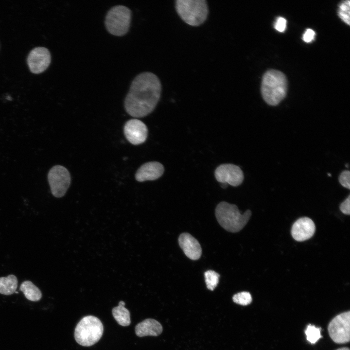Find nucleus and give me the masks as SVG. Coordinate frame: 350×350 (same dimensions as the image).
Here are the masks:
<instances>
[{"instance_id": "1", "label": "nucleus", "mask_w": 350, "mask_h": 350, "mask_svg": "<svg viewBox=\"0 0 350 350\" xmlns=\"http://www.w3.org/2000/svg\"><path fill=\"white\" fill-rule=\"evenodd\" d=\"M158 77L151 72L138 74L132 81L124 100L127 113L136 118L145 117L155 108L161 95Z\"/></svg>"}, {"instance_id": "2", "label": "nucleus", "mask_w": 350, "mask_h": 350, "mask_svg": "<svg viewBox=\"0 0 350 350\" xmlns=\"http://www.w3.org/2000/svg\"><path fill=\"white\" fill-rule=\"evenodd\" d=\"M287 81L284 74L275 70H267L263 75L261 93L264 101L269 105H278L286 96Z\"/></svg>"}, {"instance_id": "3", "label": "nucleus", "mask_w": 350, "mask_h": 350, "mask_svg": "<svg viewBox=\"0 0 350 350\" xmlns=\"http://www.w3.org/2000/svg\"><path fill=\"white\" fill-rule=\"evenodd\" d=\"M215 216L220 226L230 232H237L245 226L251 215L248 210L241 214L236 205L223 201L215 209Z\"/></svg>"}, {"instance_id": "4", "label": "nucleus", "mask_w": 350, "mask_h": 350, "mask_svg": "<svg viewBox=\"0 0 350 350\" xmlns=\"http://www.w3.org/2000/svg\"><path fill=\"white\" fill-rule=\"evenodd\" d=\"M175 8L182 20L192 26L203 24L209 14L206 0H176Z\"/></svg>"}, {"instance_id": "5", "label": "nucleus", "mask_w": 350, "mask_h": 350, "mask_svg": "<svg viewBox=\"0 0 350 350\" xmlns=\"http://www.w3.org/2000/svg\"><path fill=\"white\" fill-rule=\"evenodd\" d=\"M104 326L101 320L96 316L87 315L77 323L74 336L79 345L89 347L97 343L101 338Z\"/></svg>"}, {"instance_id": "6", "label": "nucleus", "mask_w": 350, "mask_h": 350, "mask_svg": "<svg viewBox=\"0 0 350 350\" xmlns=\"http://www.w3.org/2000/svg\"><path fill=\"white\" fill-rule=\"evenodd\" d=\"M131 18V11L128 7L116 5L108 11L105 18V25L111 35L122 36L127 33Z\"/></svg>"}, {"instance_id": "7", "label": "nucleus", "mask_w": 350, "mask_h": 350, "mask_svg": "<svg viewBox=\"0 0 350 350\" xmlns=\"http://www.w3.org/2000/svg\"><path fill=\"white\" fill-rule=\"evenodd\" d=\"M48 180L52 194L55 197H63L70 184V175L69 171L61 165H55L50 170Z\"/></svg>"}, {"instance_id": "8", "label": "nucleus", "mask_w": 350, "mask_h": 350, "mask_svg": "<svg viewBox=\"0 0 350 350\" xmlns=\"http://www.w3.org/2000/svg\"><path fill=\"white\" fill-rule=\"evenodd\" d=\"M350 311L337 315L329 323L328 330L329 335L337 344L348 343L350 339Z\"/></svg>"}, {"instance_id": "9", "label": "nucleus", "mask_w": 350, "mask_h": 350, "mask_svg": "<svg viewBox=\"0 0 350 350\" xmlns=\"http://www.w3.org/2000/svg\"><path fill=\"white\" fill-rule=\"evenodd\" d=\"M216 179L221 183H226L236 187L244 180V174L241 168L232 164H223L215 171Z\"/></svg>"}, {"instance_id": "10", "label": "nucleus", "mask_w": 350, "mask_h": 350, "mask_svg": "<svg viewBox=\"0 0 350 350\" xmlns=\"http://www.w3.org/2000/svg\"><path fill=\"white\" fill-rule=\"evenodd\" d=\"M51 61V54L46 48L37 47L32 49L27 57V63L31 71L37 74L44 71Z\"/></svg>"}, {"instance_id": "11", "label": "nucleus", "mask_w": 350, "mask_h": 350, "mask_svg": "<svg viewBox=\"0 0 350 350\" xmlns=\"http://www.w3.org/2000/svg\"><path fill=\"white\" fill-rule=\"evenodd\" d=\"M123 131L126 139L133 145H139L144 142L148 135L147 127L145 123L136 119L126 122Z\"/></svg>"}, {"instance_id": "12", "label": "nucleus", "mask_w": 350, "mask_h": 350, "mask_svg": "<svg viewBox=\"0 0 350 350\" xmlns=\"http://www.w3.org/2000/svg\"><path fill=\"white\" fill-rule=\"evenodd\" d=\"M315 230V225L312 220L308 217H301L293 225L291 235L295 240L302 242L311 238Z\"/></svg>"}, {"instance_id": "13", "label": "nucleus", "mask_w": 350, "mask_h": 350, "mask_svg": "<svg viewBox=\"0 0 350 350\" xmlns=\"http://www.w3.org/2000/svg\"><path fill=\"white\" fill-rule=\"evenodd\" d=\"M164 166L157 161H151L142 165L135 174L136 180L143 182L155 180L162 176L164 173Z\"/></svg>"}, {"instance_id": "14", "label": "nucleus", "mask_w": 350, "mask_h": 350, "mask_svg": "<svg viewBox=\"0 0 350 350\" xmlns=\"http://www.w3.org/2000/svg\"><path fill=\"white\" fill-rule=\"evenodd\" d=\"M178 244L186 256L192 260L199 259L202 248L198 241L188 233H181L178 237Z\"/></svg>"}, {"instance_id": "15", "label": "nucleus", "mask_w": 350, "mask_h": 350, "mask_svg": "<svg viewBox=\"0 0 350 350\" xmlns=\"http://www.w3.org/2000/svg\"><path fill=\"white\" fill-rule=\"evenodd\" d=\"M162 330L161 324L153 318H147L139 323L135 327L136 334L139 337L157 336L161 334Z\"/></svg>"}, {"instance_id": "16", "label": "nucleus", "mask_w": 350, "mask_h": 350, "mask_svg": "<svg viewBox=\"0 0 350 350\" xmlns=\"http://www.w3.org/2000/svg\"><path fill=\"white\" fill-rule=\"evenodd\" d=\"M125 302L120 301L118 306L113 308L112 313L117 323L122 326H128L130 324L131 319L129 310L124 307Z\"/></svg>"}, {"instance_id": "17", "label": "nucleus", "mask_w": 350, "mask_h": 350, "mask_svg": "<svg viewBox=\"0 0 350 350\" xmlns=\"http://www.w3.org/2000/svg\"><path fill=\"white\" fill-rule=\"evenodd\" d=\"M19 290L29 300L37 301L42 298V293L40 289L30 280H25L22 282Z\"/></svg>"}, {"instance_id": "18", "label": "nucleus", "mask_w": 350, "mask_h": 350, "mask_svg": "<svg viewBox=\"0 0 350 350\" xmlns=\"http://www.w3.org/2000/svg\"><path fill=\"white\" fill-rule=\"evenodd\" d=\"M17 278L14 275L0 277V294L10 295L16 292L18 287Z\"/></svg>"}, {"instance_id": "19", "label": "nucleus", "mask_w": 350, "mask_h": 350, "mask_svg": "<svg viewBox=\"0 0 350 350\" xmlns=\"http://www.w3.org/2000/svg\"><path fill=\"white\" fill-rule=\"evenodd\" d=\"M204 277L207 288L213 291L219 282V274L214 271L210 270L205 272Z\"/></svg>"}, {"instance_id": "20", "label": "nucleus", "mask_w": 350, "mask_h": 350, "mask_svg": "<svg viewBox=\"0 0 350 350\" xmlns=\"http://www.w3.org/2000/svg\"><path fill=\"white\" fill-rule=\"evenodd\" d=\"M321 328H316L309 324L305 330L307 340L311 344H315L322 336L320 334Z\"/></svg>"}, {"instance_id": "21", "label": "nucleus", "mask_w": 350, "mask_h": 350, "mask_svg": "<svg viewBox=\"0 0 350 350\" xmlns=\"http://www.w3.org/2000/svg\"><path fill=\"white\" fill-rule=\"evenodd\" d=\"M340 18L347 24L350 25V1L345 0L339 5L338 12Z\"/></svg>"}, {"instance_id": "22", "label": "nucleus", "mask_w": 350, "mask_h": 350, "mask_svg": "<svg viewBox=\"0 0 350 350\" xmlns=\"http://www.w3.org/2000/svg\"><path fill=\"white\" fill-rule=\"evenodd\" d=\"M232 300L235 303L245 306L249 304L252 300L250 293L248 292H241L233 295Z\"/></svg>"}, {"instance_id": "23", "label": "nucleus", "mask_w": 350, "mask_h": 350, "mask_svg": "<svg viewBox=\"0 0 350 350\" xmlns=\"http://www.w3.org/2000/svg\"><path fill=\"white\" fill-rule=\"evenodd\" d=\"M350 173L348 170L342 172L339 176V181L341 185L348 189L350 188Z\"/></svg>"}, {"instance_id": "24", "label": "nucleus", "mask_w": 350, "mask_h": 350, "mask_svg": "<svg viewBox=\"0 0 350 350\" xmlns=\"http://www.w3.org/2000/svg\"><path fill=\"white\" fill-rule=\"evenodd\" d=\"M340 210L342 213L346 215L350 213V196L348 197L340 205Z\"/></svg>"}, {"instance_id": "25", "label": "nucleus", "mask_w": 350, "mask_h": 350, "mask_svg": "<svg viewBox=\"0 0 350 350\" xmlns=\"http://www.w3.org/2000/svg\"><path fill=\"white\" fill-rule=\"evenodd\" d=\"M286 27V20L282 17H279L277 18L274 27L276 30L280 32H283L285 31Z\"/></svg>"}, {"instance_id": "26", "label": "nucleus", "mask_w": 350, "mask_h": 350, "mask_svg": "<svg viewBox=\"0 0 350 350\" xmlns=\"http://www.w3.org/2000/svg\"><path fill=\"white\" fill-rule=\"evenodd\" d=\"M315 32L311 29L306 30L303 35V40L307 43L312 41L315 38Z\"/></svg>"}, {"instance_id": "27", "label": "nucleus", "mask_w": 350, "mask_h": 350, "mask_svg": "<svg viewBox=\"0 0 350 350\" xmlns=\"http://www.w3.org/2000/svg\"><path fill=\"white\" fill-rule=\"evenodd\" d=\"M336 350H350L349 348L347 347H344L337 349Z\"/></svg>"}, {"instance_id": "28", "label": "nucleus", "mask_w": 350, "mask_h": 350, "mask_svg": "<svg viewBox=\"0 0 350 350\" xmlns=\"http://www.w3.org/2000/svg\"><path fill=\"white\" fill-rule=\"evenodd\" d=\"M221 186L223 188H226L228 186V184L226 183H221Z\"/></svg>"}]
</instances>
